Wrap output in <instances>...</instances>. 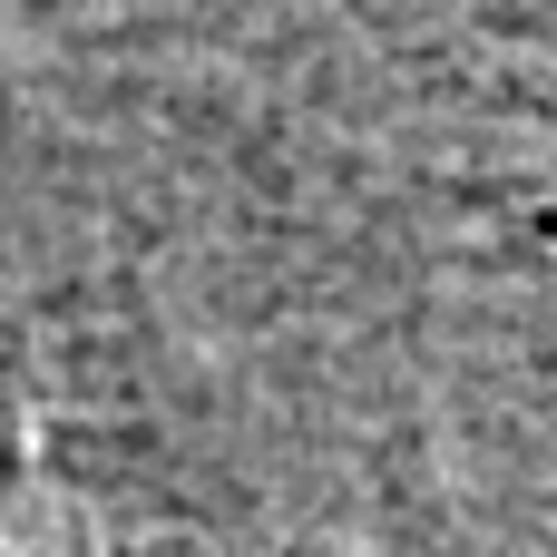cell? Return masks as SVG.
I'll return each instance as SVG.
<instances>
[{"instance_id":"cell-1","label":"cell","mask_w":557,"mask_h":557,"mask_svg":"<svg viewBox=\"0 0 557 557\" xmlns=\"http://www.w3.org/2000/svg\"><path fill=\"white\" fill-rule=\"evenodd\" d=\"M0 557H98V529L49 499H0Z\"/></svg>"}]
</instances>
